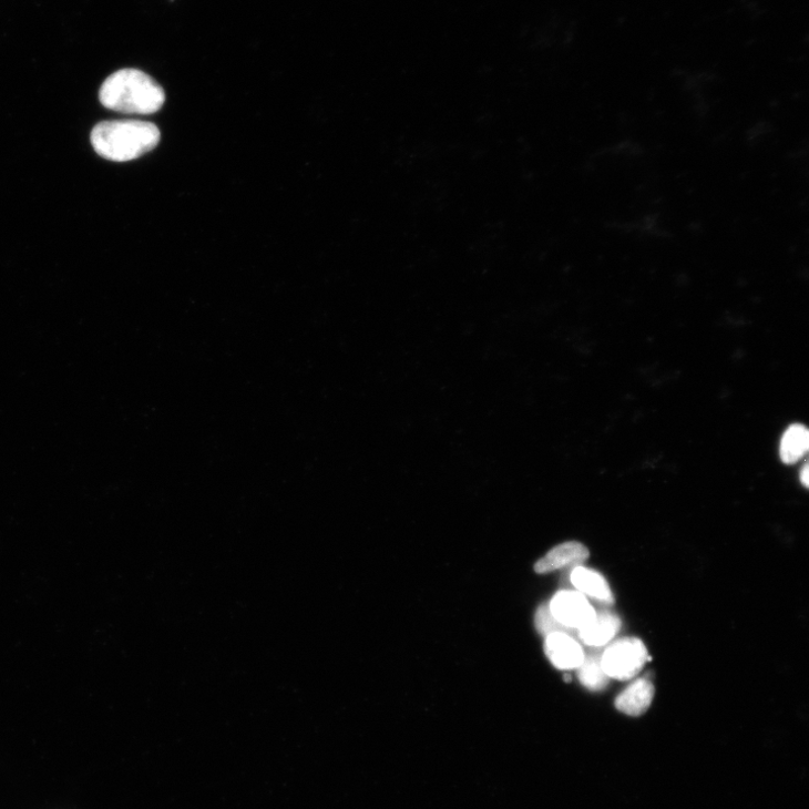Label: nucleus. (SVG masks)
Wrapping results in <instances>:
<instances>
[{"label":"nucleus","mask_w":809,"mask_h":809,"mask_svg":"<svg viewBox=\"0 0 809 809\" xmlns=\"http://www.w3.org/2000/svg\"><path fill=\"white\" fill-rule=\"evenodd\" d=\"M100 100L104 107L119 113L151 115L164 106L166 94L145 72L122 69L104 81Z\"/></svg>","instance_id":"1"},{"label":"nucleus","mask_w":809,"mask_h":809,"mask_svg":"<svg viewBox=\"0 0 809 809\" xmlns=\"http://www.w3.org/2000/svg\"><path fill=\"white\" fill-rule=\"evenodd\" d=\"M801 482L803 483L805 488H808V467L805 465L802 472H801Z\"/></svg>","instance_id":"13"},{"label":"nucleus","mask_w":809,"mask_h":809,"mask_svg":"<svg viewBox=\"0 0 809 809\" xmlns=\"http://www.w3.org/2000/svg\"><path fill=\"white\" fill-rule=\"evenodd\" d=\"M554 617L564 626L580 631L596 616V611L580 592H559L549 604Z\"/></svg>","instance_id":"4"},{"label":"nucleus","mask_w":809,"mask_h":809,"mask_svg":"<svg viewBox=\"0 0 809 809\" xmlns=\"http://www.w3.org/2000/svg\"><path fill=\"white\" fill-rule=\"evenodd\" d=\"M535 627L545 637L553 633L576 634L575 629L564 626L554 617L549 605H542L537 610L535 614Z\"/></svg>","instance_id":"12"},{"label":"nucleus","mask_w":809,"mask_h":809,"mask_svg":"<svg viewBox=\"0 0 809 809\" xmlns=\"http://www.w3.org/2000/svg\"><path fill=\"white\" fill-rule=\"evenodd\" d=\"M621 618L612 612H596L595 618L578 631L580 637L590 646L601 647L611 642L619 632Z\"/></svg>","instance_id":"8"},{"label":"nucleus","mask_w":809,"mask_h":809,"mask_svg":"<svg viewBox=\"0 0 809 809\" xmlns=\"http://www.w3.org/2000/svg\"><path fill=\"white\" fill-rule=\"evenodd\" d=\"M602 654L600 647L585 655L583 664L577 668L578 678L583 686L591 692H602L606 689L611 678L606 675L602 666Z\"/></svg>","instance_id":"10"},{"label":"nucleus","mask_w":809,"mask_h":809,"mask_svg":"<svg viewBox=\"0 0 809 809\" xmlns=\"http://www.w3.org/2000/svg\"><path fill=\"white\" fill-rule=\"evenodd\" d=\"M655 693L656 689L652 680L639 678L617 696L615 707L625 715L641 716L651 708Z\"/></svg>","instance_id":"7"},{"label":"nucleus","mask_w":809,"mask_h":809,"mask_svg":"<svg viewBox=\"0 0 809 809\" xmlns=\"http://www.w3.org/2000/svg\"><path fill=\"white\" fill-rule=\"evenodd\" d=\"M590 557L588 549L580 542H565L545 554L534 565L536 574H547L565 566H580Z\"/></svg>","instance_id":"6"},{"label":"nucleus","mask_w":809,"mask_h":809,"mask_svg":"<svg viewBox=\"0 0 809 809\" xmlns=\"http://www.w3.org/2000/svg\"><path fill=\"white\" fill-rule=\"evenodd\" d=\"M544 652L551 664L560 670L577 669L585 658L582 645L573 635L564 633L546 636Z\"/></svg>","instance_id":"5"},{"label":"nucleus","mask_w":809,"mask_h":809,"mask_svg":"<svg viewBox=\"0 0 809 809\" xmlns=\"http://www.w3.org/2000/svg\"><path fill=\"white\" fill-rule=\"evenodd\" d=\"M91 140L99 155L115 162H127L152 151L160 142L161 133L149 122L109 121L94 127Z\"/></svg>","instance_id":"2"},{"label":"nucleus","mask_w":809,"mask_h":809,"mask_svg":"<svg viewBox=\"0 0 809 809\" xmlns=\"http://www.w3.org/2000/svg\"><path fill=\"white\" fill-rule=\"evenodd\" d=\"M809 446L808 430L801 424H793L785 432L780 444L781 460L787 464L801 459Z\"/></svg>","instance_id":"11"},{"label":"nucleus","mask_w":809,"mask_h":809,"mask_svg":"<svg viewBox=\"0 0 809 809\" xmlns=\"http://www.w3.org/2000/svg\"><path fill=\"white\" fill-rule=\"evenodd\" d=\"M646 662H652V658L647 655L644 643L636 637L617 639L602 654V666L606 675L621 682L638 675Z\"/></svg>","instance_id":"3"},{"label":"nucleus","mask_w":809,"mask_h":809,"mask_svg":"<svg viewBox=\"0 0 809 809\" xmlns=\"http://www.w3.org/2000/svg\"><path fill=\"white\" fill-rule=\"evenodd\" d=\"M572 583L580 593L591 596L601 604L612 605L614 603L608 583L595 571L581 565L576 566L572 574Z\"/></svg>","instance_id":"9"},{"label":"nucleus","mask_w":809,"mask_h":809,"mask_svg":"<svg viewBox=\"0 0 809 809\" xmlns=\"http://www.w3.org/2000/svg\"><path fill=\"white\" fill-rule=\"evenodd\" d=\"M564 680L565 682H571L572 680V677L570 675L569 676H564Z\"/></svg>","instance_id":"14"}]
</instances>
